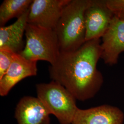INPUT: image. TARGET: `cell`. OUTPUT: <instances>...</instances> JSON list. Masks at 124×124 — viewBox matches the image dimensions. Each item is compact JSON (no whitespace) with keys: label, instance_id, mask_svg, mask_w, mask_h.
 <instances>
[{"label":"cell","instance_id":"3957f363","mask_svg":"<svg viewBox=\"0 0 124 124\" xmlns=\"http://www.w3.org/2000/svg\"><path fill=\"white\" fill-rule=\"evenodd\" d=\"M25 35L26 42L20 55L32 61H45L51 65L55 63L60 49L54 30L27 23Z\"/></svg>","mask_w":124,"mask_h":124},{"label":"cell","instance_id":"8fae6325","mask_svg":"<svg viewBox=\"0 0 124 124\" xmlns=\"http://www.w3.org/2000/svg\"><path fill=\"white\" fill-rule=\"evenodd\" d=\"M29 9L17 18V21L8 26L0 28V50H7L19 54L25 45L23 36L25 34Z\"/></svg>","mask_w":124,"mask_h":124},{"label":"cell","instance_id":"7c38bea8","mask_svg":"<svg viewBox=\"0 0 124 124\" xmlns=\"http://www.w3.org/2000/svg\"><path fill=\"white\" fill-rule=\"evenodd\" d=\"M32 0H4L0 6V25L10 19L19 18L29 9Z\"/></svg>","mask_w":124,"mask_h":124},{"label":"cell","instance_id":"7a4b0ae2","mask_svg":"<svg viewBox=\"0 0 124 124\" xmlns=\"http://www.w3.org/2000/svg\"><path fill=\"white\" fill-rule=\"evenodd\" d=\"M91 0H70L63 9L55 31L60 52L76 51L85 41V14Z\"/></svg>","mask_w":124,"mask_h":124},{"label":"cell","instance_id":"9c48e42d","mask_svg":"<svg viewBox=\"0 0 124 124\" xmlns=\"http://www.w3.org/2000/svg\"><path fill=\"white\" fill-rule=\"evenodd\" d=\"M37 73V62L27 60L19 54H15L9 69L0 79V95L7 96L19 82L27 77L36 76Z\"/></svg>","mask_w":124,"mask_h":124},{"label":"cell","instance_id":"6da1fadb","mask_svg":"<svg viewBox=\"0 0 124 124\" xmlns=\"http://www.w3.org/2000/svg\"><path fill=\"white\" fill-rule=\"evenodd\" d=\"M101 55L100 39L86 41L75 51L60 52L55 63L49 67L50 78L66 88L76 100L84 101L93 98L103 82L97 67Z\"/></svg>","mask_w":124,"mask_h":124},{"label":"cell","instance_id":"277c9868","mask_svg":"<svg viewBox=\"0 0 124 124\" xmlns=\"http://www.w3.org/2000/svg\"><path fill=\"white\" fill-rule=\"evenodd\" d=\"M37 98L50 115H54L60 124H71L79 108L76 98L66 88L52 80L36 85Z\"/></svg>","mask_w":124,"mask_h":124},{"label":"cell","instance_id":"30bf717a","mask_svg":"<svg viewBox=\"0 0 124 124\" xmlns=\"http://www.w3.org/2000/svg\"><path fill=\"white\" fill-rule=\"evenodd\" d=\"M50 113L37 98L25 96L18 102L15 118L18 124H50Z\"/></svg>","mask_w":124,"mask_h":124},{"label":"cell","instance_id":"ba28073f","mask_svg":"<svg viewBox=\"0 0 124 124\" xmlns=\"http://www.w3.org/2000/svg\"><path fill=\"white\" fill-rule=\"evenodd\" d=\"M123 112L119 108L102 105L88 109L79 108L71 124H123Z\"/></svg>","mask_w":124,"mask_h":124},{"label":"cell","instance_id":"52a82bcc","mask_svg":"<svg viewBox=\"0 0 124 124\" xmlns=\"http://www.w3.org/2000/svg\"><path fill=\"white\" fill-rule=\"evenodd\" d=\"M102 38L101 58L107 65H115L120 54L124 52V21L114 17Z\"/></svg>","mask_w":124,"mask_h":124},{"label":"cell","instance_id":"5b68a950","mask_svg":"<svg viewBox=\"0 0 124 124\" xmlns=\"http://www.w3.org/2000/svg\"><path fill=\"white\" fill-rule=\"evenodd\" d=\"M70 0H34L30 8L28 23L55 30L62 12Z\"/></svg>","mask_w":124,"mask_h":124},{"label":"cell","instance_id":"4fadbf2b","mask_svg":"<svg viewBox=\"0 0 124 124\" xmlns=\"http://www.w3.org/2000/svg\"><path fill=\"white\" fill-rule=\"evenodd\" d=\"M15 54L4 50H0V79L7 73L13 61Z\"/></svg>","mask_w":124,"mask_h":124},{"label":"cell","instance_id":"8992f818","mask_svg":"<svg viewBox=\"0 0 124 124\" xmlns=\"http://www.w3.org/2000/svg\"><path fill=\"white\" fill-rule=\"evenodd\" d=\"M114 17L106 0H91L85 14V41L102 38Z\"/></svg>","mask_w":124,"mask_h":124},{"label":"cell","instance_id":"5bb4252c","mask_svg":"<svg viewBox=\"0 0 124 124\" xmlns=\"http://www.w3.org/2000/svg\"><path fill=\"white\" fill-rule=\"evenodd\" d=\"M106 1L114 17L124 21V0H106Z\"/></svg>","mask_w":124,"mask_h":124}]
</instances>
